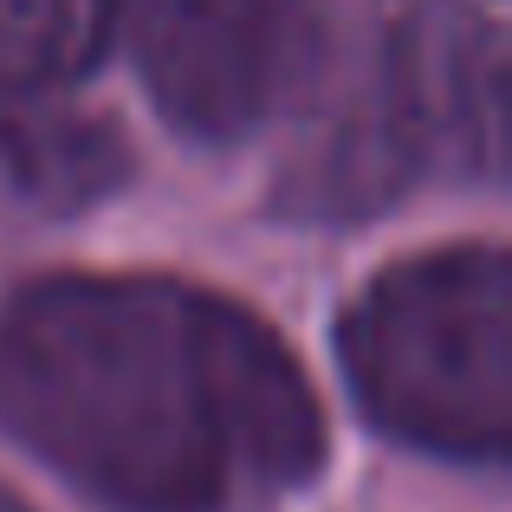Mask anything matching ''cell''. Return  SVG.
Instances as JSON below:
<instances>
[{"mask_svg": "<svg viewBox=\"0 0 512 512\" xmlns=\"http://www.w3.org/2000/svg\"><path fill=\"white\" fill-rule=\"evenodd\" d=\"M156 111L195 143H240L279 111L299 65L292 0H111Z\"/></svg>", "mask_w": 512, "mask_h": 512, "instance_id": "obj_3", "label": "cell"}, {"mask_svg": "<svg viewBox=\"0 0 512 512\" xmlns=\"http://www.w3.org/2000/svg\"><path fill=\"white\" fill-rule=\"evenodd\" d=\"M506 46L512 0H415L376 85L402 175H506Z\"/></svg>", "mask_w": 512, "mask_h": 512, "instance_id": "obj_4", "label": "cell"}, {"mask_svg": "<svg viewBox=\"0 0 512 512\" xmlns=\"http://www.w3.org/2000/svg\"><path fill=\"white\" fill-rule=\"evenodd\" d=\"M0 428L104 512H273L325 461V409L279 331L156 273L13 292Z\"/></svg>", "mask_w": 512, "mask_h": 512, "instance_id": "obj_1", "label": "cell"}, {"mask_svg": "<svg viewBox=\"0 0 512 512\" xmlns=\"http://www.w3.org/2000/svg\"><path fill=\"white\" fill-rule=\"evenodd\" d=\"M338 363L363 422L435 461L512 454V260L461 240L376 273L338 318Z\"/></svg>", "mask_w": 512, "mask_h": 512, "instance_id": "obj_2", "label": "cell"}, {"mask_svg": "<svg viewBox=\"0 0 512 512\" xmlns=\"http://www.w3.org/2000/svg\"><path fill=\"white\" fill-rule=\"evenodd\" d=\"M0 182L33 208H85L124 182V137L104 117L46 98H7L0 117Z\"/></svg>", "mask_w": 512, "mask_h": 512, "instance_id": "obj_5", "label": "cell"}, {"mask_svg": "<svg viewBox=\"0 0 512 512\" xmlns=\"http://www.w3.org/2000/svg\"><path fill=\"white\" fill-rule=\"evenodd\" d=\"M111 52V0H0V98L72 91Z\"/></svg>", "mask_w": 512, "mask_h": 512, "instance_id": "obj_6", "label": "cell"}, {"mask_svg": "<svg viewBox=\"0 0 512 512\" xmlns=\"http://www.w3.org/2000/svg\"><path fill=\"white\" fill-rule=\"evenodd\" d=\"M0 512H26V500H13V493L0 487Z\"/></svg>", "mask_w": 512, "mask_h": 512, "instance_id": "obj_7", "label": "cell"}]
</instances>
